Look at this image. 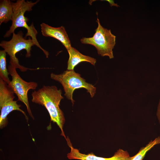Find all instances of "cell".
Masks as SVG:
<instances>
[{"label": "cell", "mask_w": 160, "mask_h": 160, "mask_svg": "<svg viewBox=\"0 0 160 160\" xmlns=\"http://www.w3.org/2000/svg\"><path fill=\"white\" fill-rule=\"evenodd\" d=\"M108 1L110 4L111 6L112 7V6H114L118 7L119 6L117 4H115L114 2V1L112 0H106Z\"/></svg>", "instance_id": "obj_15"}, {"label": "cell", "mask_w": 160, "mask_h": 160, "mask_svg": "<svg viewBox=\"0 0 160 160\" xmlns=\"http://www.w3.org/2000/svg\"><path fill=\"white\" fill-rule=\"evenodd\" d=\"M68 145L70 148V153L67 154V157L70 159H75L80 160H129V154L126 151L119 149L111 157L104 158L95 156L93 153L87 154L80 153L77 149L74 148L72 146L68 137L66 140Z\"/></svg>", "instance_id": "obj_8"}, {"label": "cell", "mask_w": 160, "mask_h": 160, "mask_svg": "<svg viewBox=\"0 0 160 160\" xmlns=\"http://www.w3.org/2000/svg\"><path fill=\"white\" fill-rule=\"evenodd\" d=\"M62 91L55 86L44 85L31 94L32 102L41 105L47 110L51 121L56 123L61 130V135L66 137L63 127L65 119L63 111L59 106L61 100L64 98Z\"/></svg>", "instance_id": "obj_1"}, {"label": "cell", "mask_w": 160, "mask_h": 160, "mask_svg": "<svg viewBox=\"0 0 160 160\" xmlns=\"http://www.w3.org/2000/svg\"><path fill=\"white\" fill-rule=\"evenodd\" d=\"M42 35L53 37L60 41L67 50L71 47L69 39L64 27H53L44 23L40 25Z\"/></svg>", "instance_id": "obj_9"}, {"label": "cell", "mask_w": 160, "mask_h": 160, "mask_svg": "<svg viewBox=\"0 0 160 160\" xmlns=\"http://www.w3.org/2000/svg\"><path fill=\"white\" fill-rule=\"evenodd\" d=\"M39 1L35 2L24 0H18L15 2H12L13 14L12 18V23L9 30L7 31L4 36V38L9 37L12 33H14L15 30L19 27H23L26 29L27 32L25 34L26 38L30 36L33 41L35 45L39 48L43 52L47 58L48 57L49 52L43 49L40 45L37 38L38 32L35 28L33 23L29 26L27 23L28 19L24 16L26 12H30L32 10V8Z\"/></svg>", "instance_id": "obj_2"}, {"label": "cell", "mask_w": 160, "mask_h": 160, "mask_svg": "<svg viewBox=\"0 0 160 160\" xmlns=\"http://www.w3.org/2000/svg\"><path fill=\"white\" fill-rule=\"evenodd\" d=\"M69 58L67 62V70H73L75 67L82 62H87L95 65L96 62L95 59L84 55L73 47L67 50Z\"/></svg>", "instance_id": "obj_10"}, {"label": "cell", "mask_w": 160, "mask_h": 160, "mask_svg": "<svg viewBox=\"0 0 160 160\" xmlns=\"http://www.w3.org/2000/svg\"><path fill=\"white\" fill-rule=\"evenodd\" d=\"M160 143V137L151 140L145 147L140 148L138 152L135 156L130 157L129 160H143L146 153L155 145Z\"/></svg>", "instance_id": "obj_12"}, {"label": "cell", "mask_w": 160, "mask_h": 160, "mask_svg": "<svg viewBox=\"0 0 160 160\" xmlns=\"http://www.w3.org/2000/svg\"><path fill=\"white\" fill-rule=\"evenodd\" d=\"M51 78L58 81L62 85L65 92L64 95L70 100L73 104L74 100L73 98L74 90L76 89L84 88L89 92L91 97H93L96 93V88L92 84L86 81L81 76L80 74L76 73L73 70H67L59 74L52 73Z\"/></svg>", "instance_id": "obj_3"}, {"label": "cell", "mask_w": 160, "mask_h": 160, "mask_svg": "<svg viewBox=\"0 0 160 160\" xmlns=\"http://www.w3.org/2000/svg\"><path fill=\"white\" fill-rule=\"evenodd\" d=\"M23 33L20 31L17 33H13L11 39L9 41H3L1 42L0 46L4 49L10 57V64L16 69L18 68L21 71L24 72L29 70H37L36 69H30L21 65L19 63L18 58L16 54L21 50L24 49L26 51V57H29L31 56V47L35 43L30 37L26 39L23 37Z\"/></svg>", "instance_id": "obj_4"}, {"label": "cell", "mask_w": 160, "mask_h": 160, "mask_svg": "<svg viewBox=\"0 0 160 160\" xmlns=\"http://www.w3.org/2000/svg\"><path fill=\"white\" fill-rule=\"evenodd\" d=\"M14 93L8 84L0 78V128L6 127L8 123L7 116L14 111H19L25 116L28 121V117L25 112L20 108L21 105L14 100L15 97Z\"/></svg>", "instance_id": "obj_6"}, {"label": "cell", "mask_w": 160, "mask_h": 160, "mask_svg": "<svg viewBox=\"0 0 160 160\" xmlns=\"http://www.w3.org/2000/svg\"><path fill=\"white\" fill-rule=\"evenodd\" d=\"M8 70L12 78L8 86L17 96V100L21 101L25 105L29 115L34 119L29 104L28 93L29 90L36 89L38 86L37 83L35 82H27L24 80L17 73L16 68L10 65L8 66Z\"/></svg>", "instance_id": "obj_7"}, {"label": "cell", "mask_w": 160, "mask_h": 160, "mask_svg": "<svg viewBox=\"0 0 160 160\" xmlns=\"http://www.w3.org/2000/svg\"><path fill=\"white\" fill-rule=\"evenodd\" d=\"M9 0H1L0 2V25L12 20L13 8Z\"/></svg>", "instance_id": "obj_11"}, {"label": "cell", "mask_w": 160, "mask_h": 160, "mask_svg": "<svg viewBox=\"0 0 160 160\" xmlns=\"http://www.w3.org/2000/svg\"><path fill=\"white\" fill-rule=\"evenodd\" d=\"M6 52L5 50L0 51V78L8 84L10 81L8 76L9 74L7 68Z\"/></svg>", "instance_id": "obj_13"}, {"label": "cell", "mask_w": 160, "mask_h": 160, "mask_svg": "<svg viewBox=\"0 0 160 160\" xmlns=\"http://www.w3.org/2000/svg\"><path fill=\"white\" fill-rule=\"evenodd\" d=\"M156 115L157 117L159 122L160 124V99L159 100L157 107Z\"/></svg>", "instance_id": "obj_14"}, {"label": "cell", "mask_w": 160, "mask_h": 160, "mask_svg": "<svg viewBox=\"0 0 160 160\" xmlns=\"http://www.w3.org/2000/svg\"><path fill=\"white\" fill-rule=\"evenodd\" d=\"M96 22L98 25L93 36L83 37L80 41L83 44L94 46L98 54L102 56H107L110 59L113 58V49L116 44V36L112 33L110 29L108 30L101 25L98 17Z\"/></svg>", "instance_id": "obj_5"}]
</instances>
